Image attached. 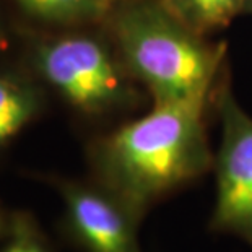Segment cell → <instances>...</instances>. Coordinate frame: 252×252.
Instances as JSON below:
<instances>
[{
  "label": "cell",
  "instance_id": "cell-5",
  "mask_svg": "<svg viewBox=\"0 0 252 252\" xmlns=\"http://www.w3.org/2000/svg\"><path fill=\"white\" fill-rule=\"evenodd\" d=\"M63 202L62 238L80 252H142L138 218L126 203L96 182L51 176Z\"/></svg>",
  "mask_w": 252,
  "mask_h": 252
},
{
  "label": "cell",
  "instance_id": "cell-10",
  "mask_svg": "<svg viewBox=\"0 0 252 252\" xmlns=\"http://www.w3.org/2000/svg\"><path fill=\"white\" fill-rule=\"evenodd\" d=\"M8 224H10V217L3 218V215L0 213V241L3 239V236L8 231Z\"/></svg>",
  "mask_w": 252,
  "mask_h": 252
},
{
  "label": "cell",
  "instance_id": "cell-8",
  "mask_svg": "<svg viewBox=\"0 0 252 252\" xmlns=\"http://www.w3.org/2000/svg\"><path fill=\"white\" fill-rule=\"evenodd\" d=\"M33 17L61 25L108 20L117 0H18Z\"/></svg>",
  "mask_w": 252,
  "mask_h": 252
},
{
  "label": "cell",
  "instance_id": "cell-1",
  "mask_svg": "<svg viewBox=\"0 0 252 252\" xmlns=\"http://www.w3.org/2000/svg\"><path fill=\"white\" fill-rule=\"evenodd\" d=\"M207 104H152L91 143L93 181L143 220L164 198L212 171Z\"/></svg>",
  "mask_w": 252,
  "mask_h": 252
},
{
  "label": "cell",
  "instance_id": "cell-6",
  "mask_svg": "<svg viewBox=\"0 0 252 252\" xmlns=\"http://www.w3.org/2000/svg\"><path fill=\"white\" fill-rule=\"evenodd\" d=\"M163 3L205 36L224 30L246 10V0H163Z\"/></svg>",
  "mask_w": 252,
  "mask_h": 252
},
{
  "label": "cell",
  "instance_id": "cell-7",
  "mask_svg": "<svg viewBox=\"0 0 252 252\" xmlns=\"http://www.w3.org/2000/svg\"><path fill=\"white\" fill-rule=\"evenodd\" d=\"M39 111L36 91L13 78H0V150L34 119Z\"/></svg>",
  "mask_w": 252,
  "mask_h": 252
},
{
  "label": "cell",
  "instance_id": "cell-11",
  "mask_svg": "<svg viewBox=\"0 0 252 252\" xmlns=\"http://www.w3.org/2000/svg\"><path fill=\"white\" fill-rule=\"evenodd\" d=\"M244 13L252 15V0H246V10H244Z\"/></svg>",
  "mask_w": 252,
  "mask_h": 252
},
{
  "label": "cell",
  "instance_id": "cell-2",
  "mask_svg": "<svg viewBox=\"0 0 252 252\" xmlns=\"http://www.w3.org/2000/svg\"><path fill=\"white\" fill-rule=\"evenodd\" d=\"M112 42L152 104H213L226 75V46L184 23L163 0H117Z\"/></svg>",
  "mask_w": 252,
  "mask_h": 252
},
{
  "label": "cell",
  "instance_id": "cell-9",
  "mask_svg": "<svg viewBox=\"0 0 252 252\" xmlns=\"http://www.w3.org/2000/svg\"><path fill=\"white\" fill-rule=\"evenodd\" d=\"M0 252H56V248L31 213L13 212Z\"/></svg>",
  "mask_w": 252,
  "mask_h": 252
},
{
  "label": "cell",
  "instance_id": "cell-4",
  "mask_svg": "<svg viewBox=\"0 0 252 252\" xmlns=\"http://www.w3.org/2000/svg\"><path fill=\"white\" fill-rule=\"evenodd\" d=\"M226 77L213 99L221 135L213 155L215 203L208 229L252 248V116L238 103Z\"/></svg>",
  "mask_w": 252,
  "mask_h": 252
},
{
  "label": "cell",
  "instance_id": "cell-3",
  "mask_svg": "<svg viewBox=\"0 0 252 252\" xmlns=\"http://www.w3.org/2000/svg\"><path fill=\"white\" fill-rule=\"evenodd\" d=\"M41 77L68 104L88 116L132 109L142 98L114 44L93 34H65L37 46Z\"/></svg>",
  "mask_w": 252,
  "mask_h": 252
}]
</instances>
